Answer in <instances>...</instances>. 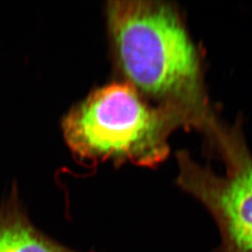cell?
<instances>
[{
	"instance_id": "obj_4",
	"label": "cell",
	"mask_w": 252,
	"mask_h": 252,
	"mask_svg": "<svg viewBox=\"0 0 252 252\" xmlns=\"http://www.w3.org/2000/svg\"><path fill=\"white\" fill-rule=\"evenodd\" d=\"M0 252H76L56 243L33 225L13 184L0 204Z\"/></svg>"
},
{
	"instance_id": "obj_2",
	"label": "cell",
	"mask_w": 252,
	"mask_h": 252,
	"mask_svg": "<svg viewBox=\"0 0 252 252\" xmlns=\"http://www.w3.org/2000/svg\"><path fill=\"white\" fill-rule=\"evenodd\" d=\"M61 128L74 157L86 164L153 168L169 156L172 134L193 126L180 111L154 104L116 79L74 105Z\"/></svg>"
},
{
	"instance_id": "obj_1",
	"label": "cell",
	"mask_w": 252,
	"mask_h": 252,
	"mask_svg": "<svg viewBox=\"0 0 252 252\" xmlns=\"http://www.w3.org/2000/svg\"><path fill=\"white\" fill-rule=\"evenodd\" d=\"M105 15L117 80L154 104L180 111L204 133L217 114L180 9L164 1L119 0L107 3Z\"/></svg>"
},
{
	"instance_id": "obj_3",
	"label": "cell",
	"mask_w": 252,
	"mask_h": 252,
	"mask_svg": "<svg viewBox=\"0 0 252 252\" xmlns=\"http://www.w3.org/2000/svg\"><path fill=\"white\" fill-rule=\"evenodd\" d=\"M204 135L224 173L218 174L187 151H179L177 184L213 218L220 235L213 252H252V153L242 128L239 122L230 125L217 116Z\"/></svg>"
}]
</instances>
